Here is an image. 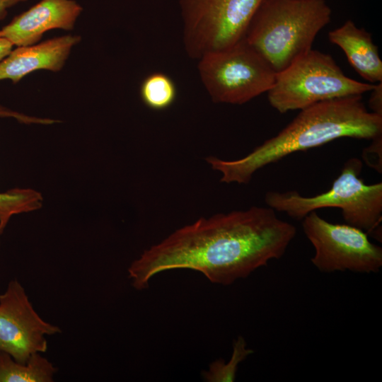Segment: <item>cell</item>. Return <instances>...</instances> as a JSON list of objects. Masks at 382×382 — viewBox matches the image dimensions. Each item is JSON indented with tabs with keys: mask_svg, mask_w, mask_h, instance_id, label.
Segmentation results:
<instances>
[{
	"mask_svg": "<svg viewBox=\"0 0 382 382\" xmlns=\"http://www.w3.org/2000/svg\"><path fill=\"white\" fill-rule=\"evenodd\" d=\"M81 11L74 0H41L1 28L0 37L17 47L32 45L50 30H72Z\"/></svg>",
	"mask_w": 382,
	"mask_h": 382,
	"instance_id": "obj_10",
	"label": "cell"
},
{
	"mask_svg": "<svg viewBox=\"0 0 382 382\" xmlns=\"http://www.w3.org/2000/svg\"><path fill=\"white\" fill-rule=\"evenodd\" d=\"M330 18L325 0H264L244 39L278 73L312 49Z\"/></svg>",
	"mask_w": 382,
	"mask_h": 382,
	"instance_id": "obj_3",
	"label": "cell"
},
{
	"mask_svg": "<svg viewBox=\"0 0 382 382\" xmlns=\"http://www.w3.org/2000/svg\"><path fill=\"white\" fill-rule=\"evenodd\" d=\"M296 234L295 226L267 206L202 217L145 250L129 267V278L143 290L160 272L188 269L230 285L280 259Z\"/></svg>",
	"mask_w": 382,
	"mask_h": 382,
	"instance_id": "obj_1",
	"label": "cell"
},
{
	"mask_svg": "<svg viewBox=\"0 0 382 382\" xmlns=\"http://www.w3.org/2000/svg\"><path fill=\"white\" fill-rule=\"evenodd\" d=\"M370 91L371 93L369 100V107L371 112L382 117V82L376 83Z\"/></svg>",
	"mask_w": 382,
	"mask_h": 382,
	"instance_id": "obj_18",
	"label": "cell"
},
{
	"mask_svg": "<svg viewBox=\"0 0 382 382\" xmlns=\"http://www.w3.org/2000/svg\"><path fill=\"white\" fill-rule=\"evenodd\" d=\"M198 70L214 103L241 105L267 91L277 73L247 41L199 59Z\"/></svg>",
	"mask_w": 382,
	"mask_h": 382,
	"instance_id": "obj_6",
	"label": "cell"
},
{
	"mask_svg": "<svg viewBox=\"0 0 382 382\" xmlns=\"http://www.w3.org/2000/svg\"><path fill=\"white\" fill-rule=\"evenodd\" d=\"M80 40L79 36L68 35L12 50L0 62V81L10 79L16 83L34 71L61 70L71 48Z\"/></svg>",
	"mask_w": 382,
	"mask_h": 382,
	"instance_id": "obj_11",
	"label": "cell"
},
{
	"mask_svg": "<svg viewBox=\"0 0 382 382\" xmlns=\"http://www.w3.org/2000/svg\"><path fill=\"white\" fill-rule=\"evenodd\" d=\"M254 351L248 348L243 337L238 336L233 340V352L227 363L221 359L213 361L209 370L204 371L203 378L209 382H232L236 378L238 366Z\"/></svg>",
	"mask_w": 382,
	"mask_h": 382,
	"instance_id": "obj_16",
	"label": "cell"
},
{
	"mask_svg": "<svg viewBox=\"0 0 382 382\" xmlns=\"http://www.w3.org/2000/svg\"><path fill=\"white\" fill-rule=\"evenodd\" d=\"M0 117H13L23 123H38L37 117H30L0 105ZM41 194L30 188H14L0 192V234L12 216L33 212L41 207Z\"/></svg>",
	"mask_w": 382,
	"mask_h": 382,
	"instance_id": "obj_13",
	"label": "cell"
},
{
	"mask_svg": "<svg viewBox=\"0 0 382 382\" xmlns=\"http://www.w3.org/2000/svg\"><path fill=\"white\" fill-rule=\"evenodd\" d=\"M26 0H0V21L4 19L8 13V9Z\"/></svg>",
	"mask_w": 382,
	"mask_h": 382,
	"instance_id": "obj_19",
	"label": "cell"
},
{
	"mask_svg": "<svg viewBox=\"0 0 382 382\" xmlns=\"http://www.w3.org/2000/svg\"><path fill=\"white\" fill-rule=\"evenodd\" d=\"M362 161L348 159L331 187L317 195L303 196L297 191H269L265 201L267 207L302 220L313 211L339 208L347 224L371 233L381 227L382 219V183L367 185L359 175Z\"/></svg>",
	"mask_w": 382,
	"mask_h": 382,
	"instance_id": "obj_4",
	"label": "cell"
},
{
	"mask_svg": "<svg viewBox=\"0 0 382 382\" xmlns=\"http://www.w3.org/2000/svg\"><path fill=\"white\" fill-rule=\"evenodd\" d=\"M361 96L321 101L300 110L277 135L248 155L232 161L206 158L225 183H248L258 170L286 156L323 146L337 139H373L382 136V117L368 111Z\"/></svg>",
	"mask_w": 382,
	"mask_h": 382,
	"instance_id": "obj_2",
	"label": "cell"
},
{
	"mask_svg": "<svg viewBox=\"0 0 382 382\" xmlns=\"http://www.w3.org/2000/svg\"><path fill=\"white\" fill-rule=\"evenodd\" d=\"M140 96L146 106L163 110L171 106L177 96V88L172 79L161 72L152 73L142 81Z\"/></svg>",
	"mask_w": 382,
	"mask_h": 382,
	"instance_id": "obj_15",
	"label": "cell"
},
{
	"mask_svg": "<svg viewBox=\"0 0 382 382\" xmlns=\"http://www.w3.org/2000/svg\"><path fill=\"white\" fill-rule=\"evenodd\" d=\"M374 85L347 76L330 54L311 49L277 73L267 97L273 108L285 113L321 101L361 96Z\"/></svg>",
	"mask_w": 382,
	"mask_h": 382,
	"instance_id": "obj_5",
	"label": "cell"
},
{
	"mask_svg": "<svg viewBox=\"0 0 382 382\" xmlns=\"http://www.w3.org/2000/svg\"><path fill=\"white\" fill-rule=\"evenodd\" d=\"M329 40L340 47L355 71L370 83L382 82V61L371 33L352 20L330 30Z\"/></svg>",
	"mask_w": 382,
	"mask_h": 382,
	"instance_id": "obj_12",
	"label": "cell"
},
{
	"mask_svg": "<svg viewBox=\"0 0 382 382\" xmlns=\"http://www.w3.org/2000/svg\"><path fill=\"white\" fill-rule=\"evenodd\" d=\"M57 371V367L40 353L21 363L0 351V382H52Z\"/></svg>",
	"mask_w": 382,
	"mask_h": 382,
	"instance_id": "obj_14",
	"label": "cell"
},
{
	"mask_svg": "<svg viewBox=\"0 0 382 382\" xmlns=\"http://www.w3.org/2000/svg\"><path fill=\"white\" fill-rule=\"evenodd\" d=\"M13 46L7 39L0 37V62L12 51Z\"/></svg>",
	"mask_w": 382,
	"mask_h": 382,
	"instance_id": "obj_20",
	"label": "cell"
},
{
	"mask_svg": "<svg viewBox=\"0 0 382 382\" xmlns=\"http://www.w3.org/2000/svg\"><path fill=\"white\" fill-rule=\"evenodd\" d=\"M304 234L314 248L312 264L321 272L350 271L377 273L382 267V248L360 228L332 224L316 211L302 220Z\"/></svg>",
	"mask_w": 382,
	"mask_h": 382,
	"instance_id": "obj_8",
	"label": "cell"
},
{
	"mask_svg": "<svg viewBox=\"0 0 382 382\" xmlns=\"http://www.w3.org/2000/svg\"><path fill=\"white\" fill-rule=\"evenodd\" d=\"M364 163L376 170L382 173V136L371 139L369 146L364 148L362 154Z\"/></svg>",
	"mask_w": 382,
	"mask_h": 382,
	"instance_id": "obj_17",
	"label": "cell"
},
{
	"mask_svg": "<svg viewBox=\"0 0 382 382\" xmlns=\"http://www.w3.org/2000/svg\"><path fill=\"white\" fill-rule=\"evenodd\" d=\"M59 332V327L38 315L22 284L10 281L0 294V351L26 363L32 355L47 351V335Z\"/></svg>",
	"mask_w": 382,
	"mask_h": 382,
	"instance_id": "obj_9",
	"label": "cell"
},
{
	"mask_svg": "<svg viewBox=\"0 0 382 382\" xmlns=\"http://www.w3.org/2000/svg\"><path fill=\"white\" fill-rule=\"evenodd\" d=\"M263 1L179 0L187 54L199 60L241 40Z\"/></svg>",
	"mask_w": 382,
	"mask_h": 382,
	"instance_id": "obj_7",
	"label": "cell"
}]
</instances>
